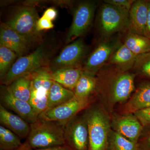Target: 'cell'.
<instances>
[{"label": "cell", "instance_id": "obj_1", "mask_svg": "<svg viewBox=\"0 0 150 150\" xmlns=\"http://www.w3.org/2000/svg\"><path fill=\"white\" fill-rule=\"evenodd\" d=\"M96 76L97 83L94 97L110 115L114 112L115 106L126 102L136 89L137 75L114 65L106 64Z\"/></svg>", "mask_w": 150, "mask_h": 150}, {"label": "cell", "instance_id": "obj_2", "mask_svg": "<svg viewBox=\"0 0 150 150\" xmlns=\"http://www.w3.org/2000/svg\"><path fill=\"white\" fill-rule=\"evenodd\" d=\"M83 111L88 126V150H108L111 130L110 114L95 100Z\"/></svg>", "mask_w": 150, "mask_h": 150}, {"label": "cell", "instance_id": "obj_3", "mask_svg": "<svg viewBox=\"0 0 150 150\" xmlns=\"http://www.w3.org/2000/svg\"><path fill=\"white\" fill-rule=\"evenodd\" d=\"M54 44L44 41L35 51L18 58L2 80V85H10L21 77L30 74L42 67L49 66L55 50Z\"/></svg>", "mask_w": 150, "mask_h": 150}, {"label": "cell", "instance_id": "obj_4", "mask_svg": "<svg viewBox=\"0 0 150 150\" xmlns=\"http://www.w3.org/2000/svg\"><path fill=\"white\" fill-rule=\"evenodd\" d=\"M66 124L38 118L35 123L30 124L29 135L23 144L33 150L65 145Z\"/></svg>", "mask_w": 150, "mask_h": 150}, {"label": "cell", "instance_id": "obj_5", "mask_svg": "<svg viewBox=\"0 0 150 150\" xmlns=\"http://www.w3.org/2000/svg\"><path fill=\"white\" fill-rule=\"evenodd\" d=\"M129 12L103 2L98 8L95 21L98 39L109 38L127 31Z\"/></svg>", "mask_w": 150, "mask_h": 150}, {"label": "cell", "instance_id": "obj_6", "mask_svg": "<svg viewBox=\"0 0 150 150\" xmlns=\"http://www.w3.org/2000/svg\"><path fill=\"white\" fill-rule=\"evenodd\" d=\"M39 18L35 7L25 5L17 8L4 23L32 45L42 42L41 33L36 28Z\"/></svg>", "mask_w": 150, "mask_h": 150}, {"label": "cell", "instance_id": "obj_7", "mask_svg": "<svg viewBox=\"0 0 150 150\" xmlns=\"http://www.w3.org/2000/svg\"><path fill=\"white\" fill-rule=\"evenodd\" d=\"M99 5L95 1L79 2L73 11V20L66 36L67 43L82 37L90 29Z\"/></svg>", "mask_w": 150, "mask_h": 150}, {"label": "cell", "instance_id": "obj_8", "mask_svg": "<svg viewBox=\"0 0 150 150\" xmlns=\"http://www.w3.org/2000/svg\"><path fill=\"white\" fill-rule=\"evenodd\" d=\"M90 52V48L82 37L69 43L50 63L51 71L65 68L82 69L83 66Z\"/></svg>", "mask_w": 150, "mask_h": 150}, {"label": "cell", "instance_id": "obj_9", "mask_svg": "<svg viewBox=\"0 0 150 150\" xmlns=\"http://www.w3.org/2000/svg\"><path fill=\"white\" fill-rule=\"evenodd\" d=\"M121 34L105 39H98L94 48L90 52L83 66V71L96 76L107 64L115 48L121 41Z\"/></svg>", "mask_w": 150, "mask_h": 150}, {"label": "cell", "instance_id": "obj_10", "mask_svg": "<svg viewBox=\"0 0 150 150\" xmlns=\"http://www.w3.org/2000/svg\"><path fill=\"white\" fill-rule=\"evenodd\" d=\"M64 139L65 145L71 150H88V126L83 112L66 123Z\"/></svg>", "mask_w": 150, "mask_h": 150}, {"label": "cell", "instance_id": "obj_11", "mask_svg": "<svg viewBox=\"0 0 150 150\" xmlns=\"http://www.w3.org/2000/svg\"><path fill=\"white\" fill-rule=\"evenodd\" d=\"M94 100H81L75 97L68 102L47 109L38 116V118L67 123L85 110Z\"/></svg>", "mask_w": 150, "mask_h": 150}, {"label": "cell", "instance_id": "obj_12", "mask_svg": "<svg viewBox=\"0 0 150 150\" xmlns=\"http://www.w3.org/2000/svg\"><path fill=\"white\" fill-rule=\"evenodd\" d=\"M111 129L132 142L138 143L144 126L134 114L110 115Z\"/></svg>", "mask_w": 150, "mask_h": 150}, {"label": "cell", "instance_id": "obj_13", "mask_svg": "<svg viewBox=\"0 0 150 150\" xmlns=\"http://www.w3.org/2000/svg\"><path fill=\"white\" fill-rule=\"evenodd\" d=\"M150 107V81L144 80L136 87L131 97L118 108L121 115L134 114L139 110Z\"/></svg>", "mask_w": 150, "mask_h": 150}, {"label": "cell", "instance_id": "obj_14", "mask_svg": "<svg viewBox=\"0 0 150 150\" xmlns=\"http://www.w3.org/2000/svg\"><path fill=\"white\" fill-rule=\"evenodd\" d=\"M1 100V104L4 107L13 110L29 124L35 123L38 120V115L29 103L16 98L7 86H2Z\"/></svg>", "mask_w": 150, "mask_h": 150}, {"label": "cell", "instance_id": "obj_15", "mask_svg": "<svg viewBox=\"0 0 150 150\" xmlns=\"http://www.w3.org/2000/svg\"><path fill=\"white\" fill-rule=\"evenodd\" d=\"M148 13V0H135L129 12L128 30L146 37Z\"/></svg>", "mask_w": 150, "mask_h": 150}, {"label": "cell", "instance_id": "obj_16", "mask_svg": "<svg viewBox=\"0 0 150 150\" xmlns=\"http://www.w3.org/2000/svg\"><path fill=\"white\" fill-rule=\"evenodd\" d=\"M0 45L11 49L18 58L25 56L32 45L4 23H1L0 27Z\"/></svg>", "mask_w": 150, "mask_h": 150}, {"label": "cell", "instance_id": "obj_17", "mask_svg": "<svg viewBox=\"0 0 150 150\" xmlns=\"http://www.w3.org/2000/svg\"><path fill=\"white\" fill-rule=\"evenodd\" d=\"M0 123L14 133L20 139L28 137L30 130V124L18 115L9 111L2 105H0Z\"/></svg>", "mask_w": 150, "mask_h": 150}, {"label": "cell", "instance_id": "obj_18", "mask_svg": "<svg viewBox=\"0 0 150 150\" xmlns=\"http://www.w3.org/2000/svg\"><path fill=\"white\" fill-rule=\"evenodd\" d=\"M137 55L120 41L110 56L107 64L114 65L124 71H131L136 62Z\"/></svg>", "mask_w": 150, "mask_h": 150}, {"label": "cell", "instance_id": "obj_19", "mask_svg": "<svg viewBox=\"0 0 150 150\" xmlns=\"http://www.w3.org/2000/svg\"><path fill=\"white\" fill-rule=\"evenodd\" d=\"M121 40L137 56L150 52V40L148 38L127 30L121 34Z\"/></svg>", "mask_w": 150, "mask_h": 150}, {"label": "cell", "instance_id": "obj_20", "mask_svg": "<svg viewBox=\"0 0 150 150\" xmlns=\"http://www.w3.org/2000/svg\"><path fill=\"white\" fill-rule=\"evenodd\" d=\"M97 83L96 76L83 71L74 90L75 97L83 100L94 99Z\"/></svg>", "mask_w": 150, "mask_h": 150}, {"label": "cell", "instance_id": "obj_21", "mask_svg": "<svg viewBox=\"0 0 150 150\" xmlns=\"http://www.w3.org/2000/svg\"><path fill=\"white\" fill-rule=\"evenodd\" d=\"M83 71L81 69L65 68L52 71L51 79L66 88L74 91Z\"/></svg>", "mask_w": 150, "mask_h": 150}, {"label": "cell", "instance_id": "obj_22", "mask_svg": "<svg viewBox=\"0 0 150 150\" xmlns=\"http://www.w3.org/2000/svg\"><path fill=\"white\" fill-rule=\"evenodd\" d=\"M74 97V91L54 81L48 92L47 109L68 102Z\"/></svg>", "mask_w": 150, "mask_h": 150}, {"label": "cell", "instance_id": "obj_23", "mask_svg": "<svg viewBox=\"0 0 150 150\" xmlns=\"http://www.w3.org/2000/svg\"><path fill=\"white\" fill-rule=\"evenodd\" d=\"M7 86L16 98L26 102H29L31 91L30 74L18 78Z\"/></svg>", "mask_w": 150, "mask_h": 150}, {"label": "cell", "instance_id": "obj_24", "mask_svg": "<svg viewBox=\"0 0 150 150\" xmlns=\"http://www.w3.org/2000/svg\"><path fill=\"white\" fill-rule=\"evenodd\" d=\"M108 150H140V146L138 143L130 141L111 129Z\"/></svg>", "mask_w": 150, "mask_h": 150}, {"label": "cell", "instance_id": "obj_25", "mask_svg": "<svg viewBox=\"0 0 150 150\" xmlns=\"http://www.w3.org/2000/svg\"><path fill=\"white\" fill-rule=\"evenodd\" d=\"M48 92L44 88H31L29 103L38 116L48 109Z\"/></svg>", "mask_w": 150, "mask_h": 150}, {"label": "cell", "instance_id": "obj_26", "mask_svg": "<svg viewBox=\"0 0 150 150\" xmlns=\"http://www.w3.org/2000/svg\"><path fill=\"white\" fill-rule=\"evenodd\" d=\"M20 139L4 126H0L1 150H15L22 146Z\"/></svg>", "mask_w": 150, "mask_h": 150}, {"label": "cell", "instance_id": "obj_27", "mask_svg": "<svg viewBox=\"0 0 150 150\" xmlns=\"http://www.w3.org/2000/svg\"><path fill=\"white\" fill-rule=\"evenodd\" d=\"M17 57L16 54L11 49L0 45V79L1 81L5 77L13 66Z\"/></svg>", "mask_w": 150, "mask_h": 150}, {"label": "cell", "instance_id": "obj_28", "mask_svg": "<svg viewBox=\"0 0 150 150\" xmlns=\"http://www.w3.org/2000/svg\"><path fill=\"white\" fill-rule=\"evenodd\" d=\"M131 71L137 76L150 81V52L137 56Z\"/></svg>", "mask_w": 150, "mask_h": 150}, {"label": "cell", "instance_id": "obj_29", "mask_svg": "<svg viewBox=\"0 0 150 150\" xmlns=\"http://www.w3.org/2000/svg\"><path fill=\"white\" fill-rule=\"evenodd\" d=\"M135 1V0H104L103 2L121 9L129 11Z\"/></svg>", "mask_w": 150, "mask_h": 150}, {"label": "cell", "instance_id": "obj_30", "mask_svg": "<svg viewBox=\"0 0 150 150\" xmlns=\"http://www.w3.org/2000/svg\"><path fill=\"white\" fill-rule=\"evenodd\" d=\"M134 114L143 126H150V107L139 110Z\"/></svg>", "mask_w": 150, "mask_h": 150}, {"label": "cell", "instance_id": "obj_31", "mask_svg": "<svg viewBox=\"0 0 150 150\" xmlns=\"http://www.w3.org/2000/svg\"><path fill=\"white\" fill-rule=\"evenodd\" d=\"M138 144L140 146L150 148V126H144Z\"/></svg>", "mask_w": 150, "mask_h": 150}, {"label": "cell", "instance_id": "obj_32", "mask_svg": "<svg viewBox=\"0 0 150 150\" xmlns=\"http://www.w3.org/2000/svg\"><path fill=\"white\" fill-rule=\"evenodd\" d=\"M54 27L53 21L43 16L39 18L36 24L37 30L40 33L43 30L52 29Z\"/></svg>", "mask_w": 150, "mask_h": 150}, {"label": "cell", "instance_id": "obj_33", "mask_svg": "<svg viewBox=\"0 0 150 150\" xmlns=\"http://www.w3.org/2000/svg\"><path fill=\"white\" fill-rule=\"evenodd\" d=\"M58 15V12L54 8H49L44 11L43 16L53 21L55 20Z\"/></svg>", "mask_w": 150, "mask_h": 150}, {"label": "cell", "instance_id": "obj_34", "mask_svg": "<svg viewBox=\"0 0 150 150\" xmlns=\"http://www.w3.org/2000/svg\"><path fill=\"white\" fill-rule=\"evenodd\" d=\"M148 4H149V13H148L146 36L150 40V0H148Z\"/></svg>", "mask_w": 150, "mask_h": 150}, {"label": "cell", "instance_id": "obj_35", "mask_svg": "<svg viewBox=\"0 0 150 150\" xmlns=\"http://www.w3.org/2000/svg\"><path fill=\"white\" fill-rule=\"evenodd\" d=\"M34 150H71L69 147L66 145L63 146H59L54 147L48 148V149H41Z\"/></svg>", "mask_w": 150, "mask_h": 150}, {"label": "cell", "instance_id": "obj_36", "mask_svg": "<svg viewBox=\"0 0 150 150\" xmlns=\"http://www.w3.org/2000/svg\"><path fill=\"white\" fill-rule=\"evenodd\" d=\"M15 150H33L32 149H30V148L26 146H25L24 144H23L22 146H21L18 149H17Z\"/></svg>", "mask_w": 150, "mask_h": 150}, {"label": "cell", "instance_id": "obj_37", "mask_svg": "<svg viewBox=\"0 0 150 150\" xmlns=\"http://www.w3.org/2000/svg\"><path fill=\"white\" fill-rule=\"evenodd\" d=\"M140 150H150L149 147H144L140 146Z\"/></svg>", "mask_w": 150, "mask_h": 150}]
</instances>
